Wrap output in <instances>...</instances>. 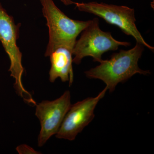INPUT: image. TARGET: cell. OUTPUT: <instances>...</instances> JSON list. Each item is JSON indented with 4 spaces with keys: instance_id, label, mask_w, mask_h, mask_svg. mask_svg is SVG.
I'll use <instances>...</instances> for the list:
<instances>
[{
    "instance_id": "obj_3",
    "label": "cell",
    "mask_w": 154,
    "mask_h": 154,
    "mask_svg": "<svg viewBox=\"0 0 154 154\" xmlns=\"http://www.w3.org/2000/svg\"><path fill=\"white\" fill-rule=\"evenodd\" d=\"M20 26L15 23L14 18L8 14L0 4V41L11 61L8 71L11 72V76L15 80L14 88L25 102L34 106L36 105V102L22 85L24 69L22 64V53L17 45Z\"/></svg>"
},
{
    "instance_id": "obj_4",
    "label": "cell",
    "mask_w": 154,
    "mask_h": 154,
    "mask_svg": "<svg viewBox=\"0 0 154 154\" xmlns=\"http://www.w3.org/2000/svg\"><path fill=\"white\" fill-rule=\"evenodd\" d=\"M79 39L76 40L72 50L73 63L79 64L86 57H91L94 61L100 63L103 54L110 51H116L120 46L130 45L127 42L115 39L110 32H106L99 28V20L94 18L82 31Z\"/></svg>"
},
{
    "instance_id": "obj_6",
    "label": "cell",
    "mask_w": 154,
    "mask_h": 154,
    "mask_svg": "<svg viewBox=\"0 0 154 154\" xmlns=\"http://www.w3.org/2000/svg\"><path fill=\"white\" fill-rule=\"evenodd\" d=\"M71 105L69 91L56 100L43 101L36 105L35 115L41 126L38 138V146H44L51 136L57 133Z\"/></svg>"
},
{
    "instance_id": "obj_5",
    "label": "cell",
    "mask_w": 154,
    "mask_h": 154,
    "mask_svg": "<svg viewBox=\"0 0 154 154\" xmlns=\"http://www.w3.org/2000/svg\"><path fill=\"white\" fill-rule=\"evenodd\" d=\"M75 5L79 11L94 14L102 18L108 24L117 26L125 34L133 37L136 42L154 51V48L146 42L137 29L134 9L125 6L96 2H76Z\"/></svg>"
},
{
    "instance_id": "obj_8",
    "label": "cell",
    "mask_w": 154,
    "mask_h": 154,
    "mask_svg": "<svg viewBox=\"0 0 154 154\" xmlns=\"http://www.w3.org/2000/svg\"><path fill=\"white\" fill-rule=\"evenodd\" d=\"M51 67L49 72L50 82H54L57 78L62 82L69 81L71 86L73 82L72 51L65 47L54 50L49 56Z\"/></svg>"
},
{
    "instance_id": "obj_1",
    "label": "cell",
    "mask_w": 154,
    "mask_h": 154,
    "mask_svg": "<svg viewBox=\"0 0 154 154\" xmlns=\"http://www.w3.org/2000/svg\"><path fill=\"white\" fill-rule=\"evenodd\" d=\"M144 50L143 45L136 42L131 49L120 50L113 54L109 59L102 60L100 64L85 72V74L90 79L102 80L111 93L118 84L125 82L134 75L150 74L149 71L140 68L138 64Z\"/></svg>"
},
{
    "instance_id": "obj_2",
    "label": "cell",
    "mask_w": 154,
    "mask_h": 154,
    "mask_svg": "<svg viewBox=\"0 0 154 154\" xmlns=\"http://www.w3.org/2000/svg\"><path fill=\"white\" fill-rule=\"evenodd\" d=\"M42 14L47 21L49 41L45 57L54 50L65 47L72 51L76 38L91 22L74 20L68 17L54 4L53 0H40Z\"/></svg>"
},
{
    "instance_id": "obj_7",
    "label": "cell",
    "mask_w": 154,
    "mask_h": 154,
    "mask_svg": "<svg viewBox=\"0 0 154 154\" xmlns=\"http://www.w3.org/2000/svg\"><path fill=\"white\" fill-rule=\"evenodd\" d=\"M107 88L95 97H89L71 105L55 137L58 139L74 140L95 117L94 110L105 96Z\"/></svg>"
},
{
    "instance_id": "obj_10",
    "label": "cell",
    "mask_w": 154,
    "mask_h": 154,
    "mask_svg": "<svg viewBox=\"0 0 154 154\" xmlns=\"http://www.w3.org/2000/svg\"><path fill=\"white\" fill-rule=\"evenodd\" d=\"M63 3L64 5H72V4H75L76 2H73L71 0H60Z\"/></svg>"
},
{
    "instance_id": "obj_9",
    "label": "cell",
    "mask_w": 154,
    "mask_h": 154,
    "mask_svg": "<svg viewBox=\"0 0 154 154\" xmlns=\"http://www.w3.org/2000/svg\"><path fill=\"white\" fill-rule=\"evenodd\" d=\"M17 151L19 154H39L38 152L30 147L27 145L22 144L18 146L16 148Z\"/></svg>"
}]
</instances>
